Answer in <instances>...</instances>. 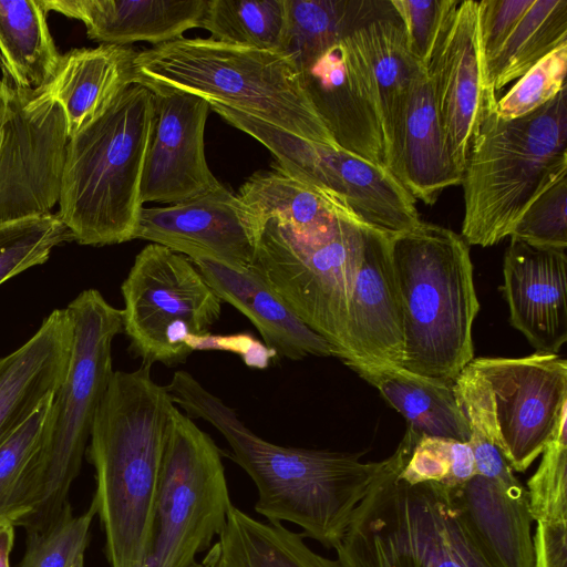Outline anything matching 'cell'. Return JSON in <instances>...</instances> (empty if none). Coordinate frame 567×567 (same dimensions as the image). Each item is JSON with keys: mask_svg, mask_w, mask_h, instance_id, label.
I'll return each instance as SVG.
<instances>
[{"mask_svg": "<svg viewBox=\"0 0 567 567\" xmlns=\"http://www.w3.org/2000/svg\"><path fill=\"white\" fill-rule=\"evenodd\" d=\"M52 399L0 443V526L19 525L27 514V478Z\"/></svg>", "mask_w": 567, "mask_h": 567, "instance_id": "d590c367", "label": "cell"}, {"mask_svg": "<svg viewBox=\"0 0 567 567\" xmlns=\"http://www.w3.org/2000/svg\"><path fill=\"white\" fill-rule=\"evenodd\" d=\"M135 74V83L192 93L305 140L339 147L287 52L182 37L137 51Z\"/></svg>", "mask_w": 567, "mask_h": 567, "instance_id": "8992f818", "label": "cell"}, {"mask_svg": "<svg viewBox=\"0 0 567 567\" xmlns=\"http://www.w3.org/2000/svg\"><path fill=\"white\" fill-rule=\"evenodd\" d=\"M121 291L123 331L144 365L185 362L221 313V300L192 260L157 244L135 256Z\"/></svg>", "mask_w": 567, "mask_h": 567, "instance_id": "8fae6325", "label": "cell"}, {"mask_svg": "<svg viewBox=\"0 0 567 567\" xmlns=\"http://www.w3.org/2000/svg\"><path fill=\"white\" fill-rule=\"evenodd\" d=\"M533 567H567V520L537 522Z\"/></svg>", "mask_w": 567, "mask_h": 567, "instance_id": "f6af8a7d", "label": "cell"}, {"mask_svg": "<svg viewBox=\"0 0 567 567\" xmlns=\"http://www.w3.org/2000/svg\"><path fill=\"white\" fill-rule=\"evenodd\" d=\"M542 454L537 470L527 481L530 515L536 522L567 520L566 422Z\"/></svg>", "mask_w": 567, "mask_h": 567, "instance_id": "60d3db41", "label": "cell"}, {"mask_svg": "<svg viewBox=\"0 0 567 567\" xmlns=\"http://www.w3.org/2000/svg\"><path fill=\"white\" fill-rule=\"evenodd\" d=\"M73 324L55 309L20 348L0 358V443L58 391L66 377Z\"/></svg>", "mask_w": 567, "mask_h": 567, "instance_id": "44dd1931", "label": "cell"}, {"mask_svg": "<svg viewBox=\"0 0 567 567\" xmlns=\"http://www.w3.org/2000/svg\"><path fill=\"white\" fill-rule=\"evenodd\" d=\"M346 38L318 51L291 58L311 104L336 144L373 164L385 166L377 110Z\"/></svg>", "mask_w": 567, "mask_h": 567, "instance_id": "e0dca14e", "label": "cell"}, {"mask_svg": "<svg viewBox=\"0 0 567 567\" xmlns=\"http://www.w3.org/2000/svg\"><path fill=\"white\" fill-rule=\"evenodd\" d=\"M390 172L415 199L433 205L445 188L462 184L450 155L431 81L420 68L404 105Z\"/></svg>", "mask_w": 567, "mask_h": 567, "instance_id": "7402d4cb", "label": "cell"}, {"mask_svg": "<svg viewBox=\"0 0 567 567\" xmlns=\"http://www.w3.org/2000/svg\"><path fill=\"white\" fill-rule=\"evenodd\" d=\"M14 544V526H0V567L10 566V554Z\"/></svg>", "mask_w": 567, "mask_h": 567, "instance_id": "bcb514c9", "label": "cell"}, {"mask_svg": "<svg viewBox=\"0 0 567 567\" xmlns=\"http://www.w3.org/2000/svg\"><path fill=\"white\" fill-rule=\"evenodd\" d=\"M364 247L347 324L346 365L401 367L402 308L396 285L391 237L364 227Z\"/></svg>", "mask_w": 567, "mask_h": 567, "instance_id": "ac0fdd59", "label": "cell"}, {"mask_svg": "<svg viewBox=\"0 0 567 567\" xmlns=\"http://www.w3.org/2000/svg\"><path fill=\"white\" fill-rule=\"evenodd\" d=\"M302 534L287 529L281 523L260 522L234 505L208 550L205 567H338L303 542Z\"/></svg>", "mask_w": 567, "mask_h": 567, "instance_id": "f546056e", "label": "cell"}, {"mask_svg": "<svg viewBox=\"0 0 567 567\" xmlns=\"http://www.w3.org/2000/svg\"><path fill=\"white\" fill-rule=\"evenodd\" d=\"M534 0H481L477 9L482 69L495 56Z\"/></svg>", "mask_w": 567, "mask_h": 567, "instance_id": "ee69618b", "label": "cell"}, {"mask_svg": "<svg viewBox=\"0 0 567 567\" xmlns=\"http://www.w3.org/2000/svg\"><path fill=\"white\" fill-rule=\"evenodd\" d=\"M288 22V0H207L198 28L220 42L287 52Z\"/></svg>", "mask_w": 567, "mask_h": 567, "instance_id": "836d02e7", "label": "cell"}, {"mask_svg": "<svg viewBox=\"0 0 567 567\" xmlns=\"http://www.w3.org/2000/svg\"><path fill=\"white\" fill-rule=\"evenodd\" d=\"M96 507L92 502L82 515L74 516L70 503L47 528L27 532V548L19 567H71L84 555Z\"/></svg>", "mask_w": 567, "mask_h": 567, "instance_id": "f35d334b", "label": "cell"}, {"mask_svg": "<svg viewBox=\"0 0 567 567\" xmlns=\"http://www.w3.org/2000/svg\"><path fill=\"white\" fill-rule=\"evenodd\" d=\"M309 176L315 185L344 200L369 228L396 236L421 221L416 199L386 166L340 147L317 144Z\"/></svg>", "mask_w": 567, "mask_h": 567, "instance_id": "ffe728a7", "label": "cell"}, {"mask_svg": "<svg viewBox=\"0 0 567 567\" xmlns=\"http://www.w3.org/2000/svg\"><path fill=\"white\" fill-rule=\"evenodd\" d=\"M192 567H205L203 564H199V563H195Z\"/></svg>", "mask_w": 567, "mask_h": 567, "instance_id": "681fc988", "label": "cell"}, {"mask_svg": "<svg viewBox=\"0 0 567 567\" xmlns=\"http://www.w3.org/2000/svg\"><path fill=\"white\" fill-rule=\"evenodd\" d=\"M380 121L390 171L411 83L420 66L410 55L396 13L375 19L346 38Z\"/></svg>", "mask_w": 567, "mask_h": 567, "instance_id": "cb8c5ba5", "label": "cell"}, {"mask_svg": "<svg viewBox=\"0 0 567 567\" xmlns=\"http://www.w3.org/2000/svg\"><path fill=\"white\" fill-rule=\"evenodd\" d=\"M487 382L499 446L513 471L525 472L567 421V361L555 353L478 358Z\"/></svg>", "mask_w": 567, "mask_h": 567, "instance_id": "4fadbf2b", "label": "cell"}, {"mask_svg": "<svg viewBox=\"0 0 567 567\" xmlns=\"http://www.w3.org/2000/svg\"><path fill=\"white\" fill-rule=\"evenodd\" d=\"M364 227L339 218L328 231L306 236L266 220L250 269L288 308L347 358L349 305L364 247Z\"/></svg>", "mask_w": 567, "mask_h": 567, "instance_id": "9c48e42d", "label": "cell"}, {"mask_svg": "<svg viewBox=\"0 0 567 567\" xmlns=\"http://www.w3.org/2000/svg\"><path fill=\"white\" fill-rule=\"evenodd\" d=\"M391 3L401 21L410 55L426 69L453 0H391Z\"/></svg>", "mask_w": 567, "mask_h": 567, "instance_id": "7bdbcfd3", "label": "cell"}, {"mask_svg": "<svg viewBox=\"0 0 567 567\" xmlns=\"http://www.w3.org/2000/svg\"><path fill=\"white\" fill-rule=\"evenodd\" d=\"M466 520L495 567H533L527 489L475 474L456 487Z\"/></svg>", "mask_w": 567, "mask_h": 567, "instance_id": "4316f807", "label": "cell"}, {"mask_svg": "<svg viewBox=\"0 0 567 567\" xmlns=\"http://www.w3.org/2000/svg\"><path fill=\"white\" fill-rule=\"evenodd\" d=\"M349 368L375 386L421 436L468 442V425L454 382L423 377L401 367Z\"/></svg>", "mask_w": 567, "mask_h": 567, "instance_id": "f1b7e54d", "label": "cell"}, {"mask_svg": "<svg viewBox=\"0 0 567 567\" xmlns=\"http://www.w3.org/2000/svg\"><path fill=\"white\" fill-rule=\"evenodd\" d=\"M167 390L190 419H203L228 442L231 458L258 491L255 511L269 522H289L327 548L342 539L382 461L361 454L274 444L249 430L218 396L178 370Z\"/></svg>", "mask_w": 567, "mask_h": 567, "instance_id": "6da1fadb", "label": "cell"}, {"mask_svg": "<svg viewBox=\"0 0 567 567\" xmlns=\"http://www.w3.org/2000/svg\"><path fill=\"white\" fill-rule=\"evenodd\" d=\"M136 53L128 45L101 44L61 54L51 79L38 89L62 107L69 138L135 83Z\"/></svg>", "mask_w": 567, "mask_h": 567, "instance_id": "d4e9b609", "label": "cell"}, {"mask_svg": "<svg viewBox=\"0 0 567 567\" xmlns=\"http://www.w3.org/2000/svg\"><path fill=\"white\" fill-rule=\"evenodd\" d=\"M73 341L65 379L53 395L39 450L27 478V514L19 526L47 528L69 504L92 425L113 375L112 342L123 331V312L96 289L82 291L66 307Z\"/></svg>", "mask_w": 567, "mask_h": 567, "instance_id": "ba28073f", "label": "cell"}, {"mask_svg": "<svg viewBox=\"0 0 567 567\" xmlns=\"http://www.w3.org/2000/svg\"><path fill=\"white\" fill-rule=\"evenodd\" d=\"M483 99L463 173L462 238L489 247L509 237L530 202L567 173V87L536 111L514 120Z\"/></svg>", "mask_w": 567, "mask_h": 567, "instance_id": "5b68a950", "label": "cell"}, {"mask_svg": "<svg viewBox=\"0 0 567 567\" xmlns=\"http://www.w3.org/2000/svg\"><path fill=\"white\" fill-rule=\"evenodd\" d=\"M453 388L467 421V443L476 474L506 483L517 482L499 446L493 399L485 379L470 362L455 379Z\"/></svg>", "mask_w": 567, "mask_h": 567, "instance_id": "e575fe53", "label": "cell"}, {"mask_svg": "<svg viewBox=\"0 0 567 567\" xmlns=\"http://www.w3.org/2000/svg\"><path fill=\"white\" fill-rule=\"evenodd\" d=\"M175 403L151 367L114 371L97 408L87 457L95 470L92 502L111 567H144L167 425Z\"/></svg>", "mask_w": 567, "mask_h": 567, "instance_id": "7a4b0ae2", "label": "cell"}, {"mask_svg": "<svg viewBox=\"0 0 567 567\" xmlns=\"http://www.w3.org/2000/svg\"><path fill=\"white\" fill-rule=\"evenodd\" d=\"M221 301L246 316L260 333L265 346L289 360L308 355L336 357L334 348L305 324L260 278L224 265L192 260Z\"/></svg>", "mask_w": 567, "mask_h": 567, "instance_id": "484cf974", "label": "cell"}, {"mask_svg": "<svg viewBox=\"0 0 567 567\" xmlns=\"http://www.w3.org/2000/svg\"><path fill=\"white\" fill-rule=\"evenodd\" d=\"M70 240L71 231L52 213L0 225V285L44 264L54 247Z\"/></svg>", "mask_w": 567, "mask_h": 567, "instance_id": "8d00e7d4", "label": "cell"}, {"mask_svg": "<svg viewBox=\"0 0 567 567\" xmlns=\"http://www.w3.org/2000/svg\"><path fill=\"white\" fill-rule=\"evenodd\" d=\"M287 53H310L395 13L391 0H288Z\"/></svg>", "mask_w": 567, "mask_h": 567, "instance_id": "d6a6232c", "label": "cell"}, {"mask_svg": "<svg viewBox=\"0 0 567 567\" xmlns=\"http://www.w3.org/2000/svg\"><path fill=\"white\" fill-rule=\"evenodd\" d=\"M2 79L0 225L51 214L60 199L69 142L65 116L56 102L39 89H20Z\"/></svg>", "mask_w": 567, "mask_h": 567, "instance_id": "7c38bea8", "label": "cell"}, {"mask_svg": "<svg viewBox=\"0 0 567 567\" xmlns=\"http://www.w3.org/2000/svg\"><path fill=\"white\" fill-rule=\"evenodd\" d=\"M4 118H6V87H4V81L1 78L0 79V145H1L2 135H3Z\"/></svg>", "mask_w": 567, "mask_h": 567, "instance_id": "7dc6e473", "label": "cell"}, {"mask_svg": "<svg viewBox=\"0 0 567 567\" xmlns=\"http://www.w3.org/2000/svg\"><path fill=\"white\" fill-rule=\"evenodd\" d=\"M403 321L401 368L454 382L474 359L480 311L470 248L461 235L430 223L391 237Z\"/></svg>", "mask_w": 567, "mask_h": 567, "instance_id": "52a82bcc", "label": "cell"}, {"mask_svg": "<svg viewBox=\"0 0 567 567\" xmlns=\"http://www.w3.org/2000/svg\"><path fill=\"white\" fill-rule=\"evenodd\" d=\"M261 228L238 196L221 184L174 205L142 207L135 239L164 246L190 260L249 271Z\"/></svg>", "mask_w": 567, "mask_h": 567, "instance_id": "5bb4252c", "label": "cell"}, {"mask_svg": "<svg viewBox=\"0 0 567 567\" xmlns=\"http://www.w3.org/2000/svg\"><path fill=\"white\" fill-rule=\"evenodd\" d=\"M42 0H0L2 75L20 89H38L53 75L61 54Z\"/></svg>", "mask_w": 567, "mask_h": 567, "instance_id": "4dcf8cb0", "label": "cell"}, {"mask_svg": "<svg viewBox=\"0 0 567 567\" xmlns=\"http://www.w3.org/2000/svg\"><path fill=\"white\" fill-rule=\"evenodd\" d=\"M567 44H563L523 74L507 93L497 99L495 112L514 120L542 107L566 87Z\"/></svg>", "mask_w": 567, "mask_h": 567, "instance_id": "ab89813d", "label": "cell"}, {"mask_svg": "<svg viewBox=\"0 0 567 567\" xmlns=\"http://www.w3.org/2000/svg\"><path fill=\"white\" fill-rule=\"evenodd\" d=\"M47 10L81 21L90 39L127 45L145 41L153 47L198 28L207 0H42Z\"/></svg>", "mask_w": 567, "mask_h": 567, "instance_id": "603a6c76", "label": "cell"}, {"mask_svg": "<svg viewBox=\"0 0 567 567\" xmlns=\"http://www.w3.org/2000/svg\"><path fill=\"white\" fill-rule=\"evenodd\" d=\"M233 506L218 446L183 414L171 413L144 567H192L224 529Z\"/></svg>", "mask_w": 567, "mask_h": 567, "instance_id": "30bf717a", "label": "cell"}, {"mask_svg": "<svg viewBox=\"0 0 567 567\" xmlns=\"http://www.w3.org/2000/svg\"><path fill=\"white\" fill-rule=\"evenodd\" d=\"M476 474L467 442L422 435L412 449L400 477L413 485L435 482L456 487Z\"/></svg>", "mask_w": 567, "mask_h": 567, "instance_id": "74e56055", "label": "cell"}, {"mask_svg": "<svg viewBox=\"0 0 567 567\" xmlns=\"http://www.w3.org/2000/svg\"><path fill=\"white\" fill-rule=\"evenodd\" d=\"M145 86L154 95L155 122L142 175V204L174 205L219 187L204 148L209 103L192 93Z\"/></svg>", "mask_w": 567, "mask_h": 567, "instance_id": "9a60e30c", "label": "cell"}, {"mask_svg": "<svg viewBox=\"0 0 567 567\" xmlns=\"http://www.w3.org/2000/svg\"><path fill=\"white\" fill-rule=\"evenodd\" d=\"M237 196L261 226L275 218L300 235L323 234L339 218L361 224L342 199L284 171L275 162L271 169L254 173Z\"/></svg>", "mask_w": 567, "mask_h": 567, "instance_id": "83f0119b", "label": "cell"}, {"mask_svg": "<svg viewBox=\"0 0 567 567\" xmlns=\"http://www.w3.org/2000/svg\"><path fill=\"white\" fill-rule=\"evenodd\" d=\"M567 173L545 187L515 225L511 240L544 248H567Z\"/></svg>", "mask_w": 567, "mask_h": 567, "instance_id": "b9f144b4", "label": "cell"}, {"mask_svg": "<svg viewBox=\"0 0 567 567\" xmlns=\"http://www.w3.org/2000/svg\"><path fill=\"white\" fill-rule=\"evenodd\" d=\"M509 321L540 353H555L567 341L566 249L511 240L503 265Z\"/></svg>", "mask_w": 567, "mask_h": 567, "instance_id": "d6986e66", "label": "cell"}, {"mask_svg": "<svg viewBox=\"0 0 567 567\" xmlns=\"http://www.w3.org/2000/svg\"><path fill=\"white\" fill-rule=\"evenodd\" d=\"M154 122L153 92L134 83L69 138L56 215L76 243L104 246L135 239Z\"/></svg>", "mask_w": 567, "mask_h": 567, "instance_id": "277c9868", "label": "cell"}, {"mask_svg": "<svg viewBox=\"0 0 567 567\" xmlns=\"http://www.w3.org/2000/svg\"><path fill=\"white\" fill-rule=\"evenodd\" d=\"M563 44H567V0H534L482 69L483 97L497 99L503 87Z\"/></svg>", "mask_w": 567, "mask_h": 567, "instance_id": "1f68e13d", "label": "cell"}, {"mask_svg": "<svg viewBox=\"0 0 567 567\" xmlns=\"http://www.w3.org/2000/svg\"><path fill=\"white\" fill-rule=\"evenodd\" d=\"M71 567H84V555L78 557Z\"/></svg>", "mask_w": 567, "mask_h": 567, "instance_id": "c3c4849f", "label": "cell"}, {"mask_svg": "<svg viewBox=\"0 0 567 567\" xmlns=\"http://www.w3.org/2000/svg\"><path fill=\"white\" fill-rule=\"evenodd\" d=\"M478 2L453 0L425 69L447 148L463 175L482 106Z\"/></svg>", "mask_w": 567, "mask_h": 567, "instance_id": "2e32d148", "label": "cell"}, {"mask_svg": "<svg viewBox=\"0 0 567 567\" xmlns=\"http://www.w3.org/2000/svg\"><path fill=\"white\" fill-rule=\"evenodd\" d=\"M420 435L411 427L334 547L338 567H495L471 529L457 486L400 477Z\"/></svg>", "mask_w": 567, "mask_h": 567, "instance_id": "3957f363", "label": "cell"}]
</instances>
